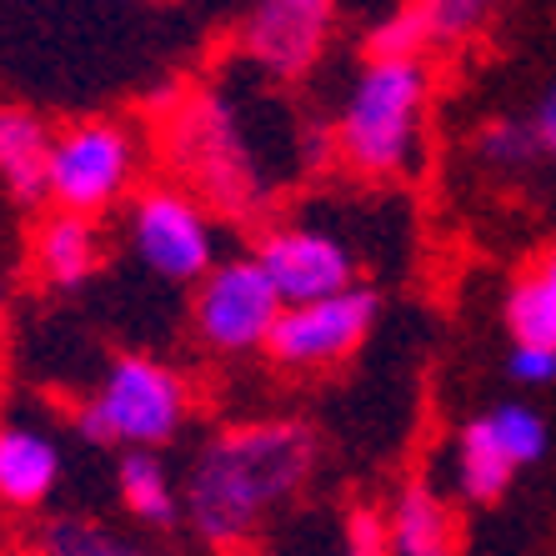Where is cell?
I'll list each match as a JSON object with an SVG mask.
<instances>
[{
	"label": "cell",
	"instance_id": "603a6c76",
	"mask_svg": "<svg viewBox=\"0 0 556 556\" xmlns=\"http://www.w3.org/2000/svg\"><path fill=\"white\" fill-rule=\"evenodd\" d=\"M506 376L521 381V387H552L556 381V346H546V341H511Z\"/></svg>",
	"mask_w": 556,
	"mask_h": 556
},
{
	"label": "cell",
	"instance_id": "2e32d148",
	"mask_svg": "<svg viewBox=\"0 0 556 556\" xmlns=\"http://www.w3.org/2000/svg\"><path fill=\"white\" fill-rule=\"evenodd\" d=\"M506 331L511 341H546L556 346V247L506 291Z\"/></svg>",
	"mask_w": 556,
	"mask_h": 556
},
{
	"label": "cell",
	"instance_id": "5b68a950",
	"mask_svg": "<svg viewBox=\"0 0 556 556\" xmlns=\"http://www.w3.org/2000/svg\"><path fill=\"white\" fill-rule=\"evenodd\" d=\"M281 291L271 286L266 266L256 256L247 261H226V266H211L201 276V291L191 301V321L201 331V341L216 351H261L266 346V331L281 316Z\"/></svg>",
	"mask_w": 556,
	"mask_h": 556
},
{
	"label": "cell",
	"instance_id": "6da1fadb",
	"mask_svg": "<svg viewBox=\"0 0 556 556\" xmlns=\"http://www.w3.org/2000/svg\"><path fill=\"white\" fill-rule=\"evenodd\" d=\"M316 471V437L301 421H261L216 437L186 481V517L211 546L251 542Z\"/></svg>",
	"mask_w": 556,
	"mask_h": 556
},
{
	"label": "cell",
	"instance_id": "9a60e30c",
	"mask_svg": "<svg viewBox=\"0 0 556 556\" xmlns=\"http://www.w3.org/2000/svg\"><path fill=\"white\" fill-rule=\"evenodd\" d=\"M36 266L51 286H80L101 266V236H96L86 211H65L40 220L36 231Z\"/></svg>",
	"mask_w": 556,
	"mask_h": 556
},
{
	"label": "cell",
	"instance_id": "52a82bcc",
	"mask_svg": "<svg viewBox=\"0 0 556 556\" xmlns=\"http://www.w3.org/2000/svg\"><path fill=\"white\" fill-rule=\"evenodd\" d=\"M130 241L136 256L166 281H201L216 266V236L206 211L186 191H141L130 206Z\"/></svg>",
	"mask_w": 556,
	"mask_h": 556
},
{
	"label": "cell",
	"instance_id": "7402d4cb",
	"mask_svg": "<svg viewBox=\"0 0 556 556\" xmlns=\"http://www.w3.org/2000/svg\"><path fill=\"white\" fill-rule=\"evenodd\" d=\"M101 527L91 521H55L46 531V552H61V556H116L121 542L116 536H96Z\"/></svg>",
	"mask_w": 556,
	"mask_h": 556
},
{
	"label": "cell",
	"instance_id": "e0dca14e",
	"mask_svg": "<svg viewBox=\"0 0 556 556\" xmlns=\"http://www.w3.org/2000/svg\"><path fill=\"white\" fill-rule=\"evenodd\" d=\"M121 502H126V511L136 521H146V527H176V517H181V502H176V486H170L166 466L155 462L146 446H136L130 456H121Z\"/></svg>",
	"mask_w": 556,
	"mask_h": 556
},
{
	"label": "cell",
	"instance_id": "ac0fdd59",
	"mask_svg": "<svg viewBox=\"0 0 556 556\" xmlns=\"http://www.w3.org/2000/svg\"><path fill=\"white\" fill-rule=\"evenodd\" d=\"M437 46V30H431L421 0L402 5L396 15H387L381 26L366 36V61H412V55H427Z\"/></svg>",
	"mask_w": 556,
	"mask_h": 556
},
{
	"label": "cell",
	"instance_id": "9c48e42d",
	"mask_svg": "<svg viewBox=\"0 0 556 556\" xmlns=\"http://www.w3.org/2000/svg\"><path fill=\"white\" fill-rule=\"evenodd\" d=\"M256 261L266 266L281 301H316L356 281V261H351L346 241H337L331 231H316V226L271 231L256 247Z\"/></svg>",
	"mask_w": 556,
	"mask_h": 556
},
{
	"label": "cell",
	"instance_id": "3957f363",
	"mask_svg": "<svg viewBox=\"0 0 556 556\" xmlns=\"http://www.w3.org/2000/svg\"><path fill=\"white\" fill-rule=\"evenodd\" d=\"M186 406V381L170 366L151 356H121L76 427L96 446H166L181 431Z\"/></svg>",
	"mask_w": 556,
	"mask_h": 556
},
{
	"label": "cell",
	"instance_id": "8992f818",
	"mask_svg": "<svg viewBox=\"0 0 556 556\" xmlns=\"http://www.w3.org/2000/svg\"><path fill=\"white\" fill-rule=\"evenodd\" d=\"M136 176V141L126 126L91 121V126H71L51 146V201L65 211H105Z\"/></svg>",
	"mask_w": 556,
	"mask_h": 556
},
{
	"label": "cell",
	"instance_id": "8fae6325",
	"mask_svg": "<svg viewBox=\"0 0 556 556\" xmlns=\"http://www.w3.org/2000/svg\"><path fill=\"white\" fill-rule=\"evenodd\" d=\"M51 146L55 136L30 111L0 105V181L11 186L15 201H46L51 195Z\"/></svg>",
	"mask_w": 556,
	"mask_h": 556
},
{
	"label": "cell",
	"instance_id": "d6986e66",
	"mask_svg": "<svg viewBox=\"0 0 556 556\" xmlns=\"http://www.w3.org/2000/svg\"><path fill=\"white\" fill-rule=\"evenodd\" d=\"M492 416L496 437H502V446L511 452V462L517 466H536L546 456V441H552V431H546L542 412H531L527 402H502Z\"/></svg>",
	"mask_w": 556,
	"mask_h": 556
},
{
	"label": "cell",
	"instance_id": "277c9868",
	"mask_svg": "<svg viewBox=\"0 0 556 556\" xmlns=\"http://www.w3.org/2000/svg\"><path fill=\"white\" fill-rule=\"evenodd\" d=\"M376 316H381V296L356 281L316 301H286L261 351L276 366H291V371L337 366L351 351H362V341L376 331Z\"/></svg>",
	"mask_w": 556,
	"mask_h": 556
},
{
	"label": "cell",
	"instance_id": "4fadbf2b",
	"mask_svg": "<svg viewBox=\"0 0 556 556\" xmlns=\"http://www.w3.org/2000/svg\"><path fill=\"white\" fill-rule=\"evenodd\" d=\"M517 471H521V466L511 462V452L502 446V437H496V427H492V416L466 421L462 437H456V486H462L466 502L496 506L506 492H511Z\"/></svg>",
	"mask_w": 556,
	"mask_h": 556
},
{
	"label": "cell",
	"instance_id": "cb8c5ba5",
	"mask_svg": "<svg viewBox=\"0 0 556 556\" xmlns=\"http://www.w3.org/2000/svg\"><path fill=\"white\" fill-rule=\"evenodd\" d=\"M346 552L351 556H381V552H391L387 521L376 517V511H351V517H346Z\"/></svg>",
	"mask_w": 556,
	"mask_h": 556
},
{
	"label": "cell",
	"instance_id": "ba28073f",
	"mask_svg": "<svg viewBox=\"0 0 556 556\" xmlns=\"http://www.w3.org/2000/svg\"><path fill=\"white\" fill-rule=\"evenodd\" d=\"M337 26V0H251L241 21V51L266 76L296 80L321 61Z\"/></svg>",
	"mask_w": 556,
	"mask_h": 556
},
{
	"label": "cell",
	"instance_id": "7c38bea8",
	"mask_svg": "<svg viewBox=\"0 0 556 556\" xmlns=\"http://www.w3.org/2000/svg\"><path fill=\"white\" fill-rule=\"evenodd\" d=\"M55 477H61V452L51 441L26 427H0V502L30 511L55 492Z\"/></svg>",
	"mask_w": 556,
	"mask_h": 556
},
{
	"label": "cell",
	"instance_id": "30bf717a",
	"mask_svg": "<svg viewBox=\"0 0 556 556\" xmlns=\"http://www.w3.org/2000/svg\"><path fill=\"white\" fill-rule=\"evenodd\" d=\"M181 141H186V166H191V176L211 195H220V201H231L236 191L247 195V186H251L247 151L236 146V126L216 101L195 105L191 121L181 126Z\"/></svg>",
	"mask_w": 556,
	"mask_h": 556
},
{
	"label": "cell",
	"instance_id": "ffe728a7",
	"mask_svg": "<svg viewBox=\"0 0 556 556\" xmlns=\"http://www.w3.org/2000/svg\"><path fill=\"white\" fill-rule=\"evenodd\" d=\"M477 155L492 161V166H502V170H517L542 151H536V136H531L527 121H486L477 136Z\"/></svg>",
	"mask_w": 556,
	"mask_h": 556
},
{
	"label": "cell",
	"instance_id": "d4e9b609",
	"mask_svg": "<svg viewBox=\"0 0 556 556\" xmlns=\"http://www.w3.org/2000/svg\"><path fill=\"white\" fill-rule=\"evenodd\" d=\"M527 126H531V136H536V151L556 161V80L542 91V101H536V111H531Z\"/></svg>",
	"mask_w": 556,
	"mask_h": 556
},
{
	"label": "cell",
	"instance_id": "44dd1931",
	"mask_svg": "<svg viewBox=\"0 0 556 556\" xmlns=\"http://www.w3.org/2000/svg\"><path fill=\"white\" fill-rule=\"evenodd\" d=\"M437 40H462L477 26H486V15L496 11V0H421Z\"/></svg>",
	"mask_w": 556,
	"mask_h": 556
},
{
	"label": "cell",
	"instance_id": "7a4b0ae2",
	"mask_svg": "<svg viewBox=\"0 0 556 556\" xmlns=\"http://www.w3.org/2000/svg\"><path fill=\"white\" fill-rule=\"evenodd\" d=\"M427 65L412 61H366L346 96L337 126V151L356 176L391 181L406 176L421 141V111H427Z\"/></svg>",
	"mask_w": 556,
	"mask_h": 556
},
{
	"label": "cell",
	"instance_id": "5bb4252c",
	"mask_svg": "<svg viewBox=\"0 0 556 556\" xmlns=\"http://www.w3.org/2000/svg\"><path fill=\"white\" fill-rule=\"evenodd\" d=\"M387 536L396 556H441L456 546V517L446 496L431 492L427 481H412L391 506Z\"/></svg>",
	"mask_w": 556,
	"mask_h": 556
}]
</instances>
